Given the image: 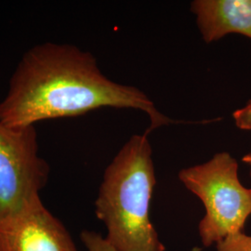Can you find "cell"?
<instances>
[{
	"label": "cell",
	"instance_id": "11",
	"mask_svg": "<svg viewBox=\"0 0 251 251\" xmlns=\"http://www.w3.org/2000/svg\"></svg>",
	"mask_w": 251,
	"mask_h": 251
},
{
	"label": "cell",
	"instance_id": "9",
	"mask_svg": "<svg viewBox=\"0 0 251 251\" xmlns=\"http://www.w3.org/2000/svg\"><path fill=\"white\" fill-rule=\"evenodd\" d=\"M233 120L237 127L244 130L251 129V100L246 106L236 110L233 114Z\"/></svg>",
	"mask_w": 251,
	"mask_h": 251
},
{
	"label": "cell",
	"instance_id": "3",
	"mask_svg": "<svg viewBox=\"0 0 251 251\" xmlns=\"http://www.w3.org/2000/svg\"><path fill=\"white\" fill-rule=\"evenodd\" d=\"M179 179L206 208L198 226L205 247L243 232L251 215V189L243 186L238 163L229 152L216 153L209 161L181 170Z\"/></svg>",
	"mask_w": 251,
	"mask_h": 251
},
{
	"label": "cell",
	"instance_id": "10",
	"mask_svg": "<svg viewBox=\"0 0 251 251\" xmlns=\"http://www.w3.org/2000/svg\"><path fill=\"white\" fill-rule=\"evenodd\" d=\"M243 162H245V163L251 165V151L249 152V153H247V154L243 157Z\"/></svg>",
	"mask_w": 251,
	"mask_h": 251
},
{
	"label": "cell",
	"instance_id": "4",
	"mask_svg": "<svg viewBox=\"0 0 251 251\" xmlns=\"http://www.w3.org/2000/svg\"><path fill=\"white\" fill-rule=\"evenodd\" d=\"M50 172L39 154L36 126L0 122V220L41 202Z\"/></svg>",
	"mask_w": 251,
	"mask_h": 251
},
{
	"label": "cell",
	"instance_id": "5",
	"mask_svg": "<svg viewBox=\"0 0 251 251\" xmlns=\"http://www.w3.org/2000/svg\"><path fill=\"white\" fill-rule=\"evenodd\" d=\"M0 251H77L63 223L43 202L0 220Z\"/></svg>",
	"mask_w": 251,
	"mask_h": 251
},
{
	"label": "cell",
	"instance_id": "7",
	"mask_svg": "<svg viewBox=\"0 0 251 251\" xmlns=\"http://www.w3.org/2000/svg\"><path fill=\"white\" fill-rule=\"evenodd\" d=\"M216 251H251V234H231L216 245Z\"/></svg>",
	"mask_w": 251,
	"mask_h": 251
},
{
	"label": "cell",
	"instance_id": "8",
	"mask_svg": "<svg viewBox=\"0 0 251 251\" xmlns=\"http://www.w3.org/2000/svg\"><path fill=\"white\" fill-rule=\"evenodd\" d=\"M80 239L87 251H117L105 237L93 231H83Z\"/></svg>",
	"mask_w": 251,
	"mask_h": 251
},
{
	"label": "cell",
	"instance_id": "2",
	"mask_svg": "<svg viewBox=\"0 0 251 251\" xmlns=\"http://www.w3.org/2000/svg\"><path fill=\"white\" fill-rule=\"evenodd\" d=\"M135 135L106 168L95 202V214L117 251H165L150 220L155 185L152 148Z\"/></svg>",
	"mask_w": 251,
	"mask_h": 251
},
{
	"label": "cell",
	"instance_id": "6",
	"mask_svg": "<svg viewBox=\"0 0 251 251\" xmlns=\"http://www.w3.org/2000/svg\"><path fill=\"white\" fill-rule=\"evenodd\" d=\"M191 9L206 43L229 34L251 38V0H197Z\"/></svg>",
	"mask_w": 251,
	"mask_h": 251
},
{
	"label": "cell",
	"instance_id": "1",
	"mask_svg": "<svg viewBox=\"0 0 251 251\" xmlns=\"http://www.w3.org/2000/svg\"><path fill=\"white\" fill-rule=\"evenodd\" d=\"M103 107L145 112L151 130L171 123L143 91L105 76L92 54L75 46L46 42L23 55L0 101V122L36 126L43 120L78 117Z\"/></svg>",
	"mask_w": 251,
	"mask_h": 251
}]
</instances>
